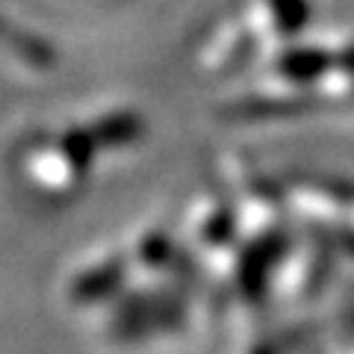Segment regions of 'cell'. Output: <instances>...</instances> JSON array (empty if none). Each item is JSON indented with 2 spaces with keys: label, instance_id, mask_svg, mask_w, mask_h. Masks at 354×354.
Listing matches in <instances>:
<instances>
[{
  "label": "cell",
  "instance_id": "1",
  "mask_svg": "<svg viewBox=\"0 0 354 354\" xmlns=\"http://www.w3.org/2000/svg\"><path fill=\"white\" fill-rule=\"evenodd\" d=\"M274 18H278V27L286 32H295L304 27V21L310 18V6L307 0H272Z\"/></svg>",
  "mask_w": 354,
  "mask_h": 354
}]
</instances>
